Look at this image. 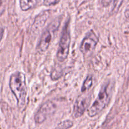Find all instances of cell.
Returning <instances> with one entry per match:
<instances>
[{"instance_id": "cell-5", "label": "cell", "mask_w": 129, "mask_h": 129, "mask_svg": "<svg viewBox=\"0 0 129 129\" xmlns=\"http://www.w3.org/2000/svg\"><path fill=\"white\" fill-rule=\"evenodd\" d=\"M59 25H60V22L55 24V22H54L42 33L37 46V49L40 53H43L47 50L52 40V34L58 29Z\"/></svg>"}, {"instance_id": "cell-6", "label": "cell", "mask_w": 129, "mask_h": 129, "mask_svg": "<svg viewBox=\"0 0 129 129\" xmlns=\"http://www.w3.org/2000/svg\"><path fill=\"white\" fill-rule=\"evenodd\" d=\"M56 110V105L53 101H47L41 105L35 113L34 120L36 123L41 124L46 120L49 115H52Z\"/></svg>"}, {"instance_id": "cell-10", "label": "cell", "mask_w": 129, "mask_h": 129, "mask_svg": "<svg viewBox=\"0 0 129 129\" xmlns=\"http://www.w3.org/2000/svg\"><path fill=\"white\" fill-rule=\"evenodd\" d=\"M73 126V122L69 120H66L60 122L57 126V129H69Z\"/></svg>"}, {"instance_id": "cell-2", "label": "cell", "mask_w": 129, "mask_h": 129, "mask_svg": "<svg viewBox=\"0 0 129 129\" xmlns=\"http://www.w3.org/2000/svg\"><path fill=\"white\" fill-rule=\"evenodd\" d=\"M112 96L110 82H107L102 85L98 97L88 110L89 117H94L102 112L108 105Z\"/></svg>"}, {"instance_id": "cell-9", "label": "cell", "mask_w": 129, "mask_h": 129, "mask_svg": "<svg viewBox=\"0 0 129 129\" xmlns=\"http://www.w3.org/2000/svg\"><path fill=\"white\" fill-rule=\"evenodd\" d=\"M93 76L89 75L88 76H87L86 78H85L84 81L83 82V85H82L81 87V92H84L86 91H88L91 87L93 85Z\"/></svg>"}, {"instance_id": "cell-4", "label": "cell", "mask_w": 129, "mask_h": 129, "mask_svg": "<svg viewBox=\"0 0 129 129\" xmlns=\"http://www.w3.org/2000/svg\"><path fill=\"white\" fill-rule=\"evenodd\" d=\"M99 42V37L93 30L87 32L79 46V49L84 56H89L93 53Z\"/></svg>"}, {"instance_id": "cell-8", "label": "cell", "mask_w": 129, "mask_h": 129, "mask_svg": "<svg viewBox=\"0 0 129 129\" xmlns=\"http://www.w3.org/2000/svg\"><path fill=\"white\" fill-rule=\"evenodd\" d=\"M39 0H20V6L22 11H26L35 7Z\"/></svg>"}, {"instance_id": "cell-3", "label": "cell", "mask_w": 129, "mask_h": 129, "mask_svg": "<svg viewBox=\"0 0 129 129\" xmlns=\"http://www.w3.org/2000/svg\"><path fill=\"white\" fill-rule=\"evenodd\" d=\"M70 43L71 35L70 30H69V22L68 20L63 27L59 44V48L57 52V58L59 62H64L68 58L69 53Z\"/></svg>"}, {"instance_id": "cell-1", "label": "cell", "mask_w": 129, "mask_h": 129, "mask_svg": "<svg viewBox=\"0 0 129 129\" xmlns=\"http://www.w3.org/2000/svg\"><path fill=\"white\" fill-rule=\"evenodd\" d=\"M9 85L11 92L16 97L18 107L22 108L26 103L27 86L24 73L16 72L10 76Z\"/></svg>"}, {"instance_id": "cell-13", "label": "cell", "mask_w": 129, "mask_h": 129, "mask_svg": "<svg viewBox=\"0 0 129 129\" xmlns=\"http://www.w3.org/2000/svg\"><path fill=\"white\" fill-rule=\"evenodd\" d=\"M61 0H44V4L46 6H51L56 5L59 3Z\"/></svg>"}, {"instance_id": "cell-16", "label": "cell", "mask_w": 129, "mask_h": 129, "mask_svg": "<svg viewBox=\"0 0 129 129\" xmlns=\"http://www.w3.org/2000/svg\"><path fill=\"white\" fill-rule=\"evenodd\" d=\"M3 35H4L3 28L0 27V42H1V40H2L3 37Z\"/></svg>"}, {"instance_id": "cell-11", "label": "cell", "mask_w": 129, "mask_h": 129, "mask_svg": "<svg viewBox=\"0 0 129 129\" xmlns=\"http://www.w3.org/2000/svg\"><path fill=\"white\" fill-rule=\"evenodd\" d=\"M62 76V71L61 69L55 67L51 73V78L52 80H57Z\"/></svg>"}, {"instance_id": "cell-14", "label": "cell", "mask_w": 129, "mask_h": 129, "mask_svg": "<svg viewBox=\"0 0 129 129\" xmlns=\"http://www.w3.org/2000/svg\"><path fill=\"white\" fill-rule=\"evenodd\" d=\"M7 0H0V16L3 15L6 6Z\"/></svg>"}, {"instance_id": "cell-15", "label": "cell", "mask_w": 129, "mask_h": 129, "mask_svg": "<svg viewBox=\"0 0 129 129\" xmlns=\"http://www.w3.org/2000/svg\"><path fill=\"white\" fill-rule=\"evenodd\" d=\"M112 0H102V4L104 7H107L110 5Z\"/></svg>"}, {"instance_id": "cell-7", "label": "cell", "mask_w": 129, "mask_h": 129, "mask_svg": "<svg viewBox=\"0 0 129 129\" xmlns=\"http://www.w3.org/2000/svg\"><path fill=\"white\" fill-rule=\"evenodd\" d=\"M90 100L86 96H80L76 101L73 107V116L74 118H79L84 114L86 110Z\"/></svg>"}, {"instance_id": "cell-12", "label": "cell", "mask_w": 129, "mask_h": 129, "mask_svg": "<svg viewBox=\"0 0 129 129\" xmlns=\"http://www.w3.org/2000/svg\"><path fill=\"white\" fill-rule=\"evenodd\" d=\"M123 0H114L113 2V12L116 13L118 11L120 6H122V4L123 3Z\"/></svg>"}]
</instances>
